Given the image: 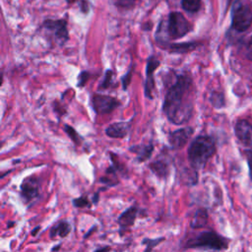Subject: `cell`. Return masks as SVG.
<instances>
[{"label":"cell","instance_id":"cell-17","mask_svg":"<svg viewBox=\"0 0 252 252\" xmlns=\"http://www.w3.org/2000/svg\"><path fill=\"white\" fill-rule=\"evenodd\" d=\"M198 46V42L191 41V42H181V43H165L161 45V48L168 50L170 53H177V54H184L193 51Z\"/></svg>","mask_w":252,"mask_h":252},{"label":"cell","instance_id":"cell-26","mask_svg":"<svg viewBox=\"0 0 252 252\" xmlns=\"http://www.w3.org/2000/svg\"><path fill=\"white\" fill-rule=\"evenodd\" d=\"M132 75H133V68L130 67L129 70L127 71V73L121 77V83H122L123 91H127L128 86L130 85L131 80H132Z\"/></svg>","mask_w":252,"mask_h":252},{"label":"cell","instance_id":"cell-4","mask_svg":"<svg viewBox=\"0 0 252 252\" xmlns=\"http://www.w3.org/2000/svg\"><path fill=\"white\" fill-rule=\"evenodd\" d=\"M184 249H205V250H226L228 248V239L216 231H202L189 238L182 244Z\"/></svg>","mask_w":252,"mask_h":252},{"label":"cell","instance_id":"cell-22","mask_svg":"<svg viewBox=\"0 0 252 252\" xmlns=\"http://www.w3.org/2000/svg\"><path fill=\"white\" fill-rule=\"evenodd\" d=\"M113 77L114 72L111 69H106L103 75V79L98 86V90H107L108 88H110L113 84Z\"/></svg>","mask_w":252,"mask_h":252},{"label":"cell","instance_id":"cell-5","mask_svg":"<svg viewBox=\"0 0 252 252\" xmlns=\"http://www.w3.org/2000/svg\"><path fill=\"white\" fill-rule=\"evenodd\" d=\"M234 134L241 144L247 159H252V124L246 119H238L234 125Z\"/></svg>","mask_w":252,"mask_h":252},{"label":"cell","instance_id":"cell-13","mask_svg":"<svg viewBox=\"0 0 252 252\" xmlns=\"http://www.w3.org/2000/svg\"><path fill=\"white\" fill-rule=\"evenodd\" d=\"M193 133H194V129L190 126L178 128L170 132L167 136V141L170 148L173 150L182 149L188 143Z\"/></svg>","mask_w":252,"mask_h":252},{"label":"cell","instance_id":"cell-6","mask_svg":"<svg viewBox=\"0 0 252 252\" xmlns=\"http://www.w3.org/2000/svg\"><path fill=\"white\" fill-rule=\"evenodd\" d=\"M41 28L47 31L52 35L55 42L59 45H64L69 40L67 22L63 19H59V20L47 19L42 23Z\"/></svg>","mask_w":252,"mask_h":252},{"label":"cell","instance_id":"cell-10","mask_svg":"<svg viewBox=\"0 0 252 252\" xmlns=\"http://www.w3.org/2000/svg\"><path fill=\"white\" fill-rule=\"evenodd\" d=\"M231 19V26L233 30L243 32L248 30L252 24V11L247 6L238 5L233 9Z\"/></svg>","mask_w":252,"mask_h":252},{"label":"cell","instance_id":"cell-14","mask_svg":"<svg viewBox=\"0 0 252 252\" xmlns=\"http://www.w3.org/2000/svg\"><path fill=\"white\" fill-rule=\"evenodd\" d=\"M140 208L133 205L126 209L121 215L117 218V223L119 225V234L123 235L124 231H126L128 228H130L134 223L136 219L139 216Z\"/></svg>","mask_w":252,"mask_h":252},{"label":"cell","instance_id":"cell-9","mask_svg":"<svg viewBox=\"0 0 252 252\" xmlns=\"http://www.w3.org/2000/svg\"><path fill=\"white\" fill-rule=\"evenodd\" d=\"M109 156H110L111 165H109L106 168L105 175L100 178V182L103 184H106V187H112L119 183V180L116 177L117 173L123 175L124 177L126 176V173H127V168H125V166L120 163L117 155L110 152Z\"/></svg>","mask_w":252,"mask_h":252},{"label":"cell","instance_id":"cell-29","mask_svg":"<svg viewBox=\"0 0 252 252\" xmlns=\"http://www.w3.org/2000/svg\"><path fill=\"white\" fill-rule=\"evenodd\" d=\"M246 57L252 61V36L250 37L249 41H248V44H247V47H246Z\"/></svg>","mask_w":252,"mask_h":252},{"label":"cell","instance_id":"cell-15","mask_svg":"<svg viewBox=\"0 0 252 252\" xmlns=\"http://www.w3.org/2000/svg\"><path fill=\"white\" fill-rule=\"evenodd\" d=\"M132 120L133 119H130L129 121H119L111 123L105 129L106 136L113 139H122L126 137L131 128Z\"/></svg>","mask_w":252,"mask_h":252},{"label":"cell","instance_id":"cell-16","mask_svg":"<svg viewBox=\"0 0 252 252\" xmlns=\"http://www.w3.org/2000/svg\"><path fill=\"white\" fill-rule=\"evenodd\" d=\"M154 150H155V146L152 141H150L146 144L141 143L138 145H134L129 148V152L136 155L135 160L137 162H144V161L150 159L154 153Z\"/></svg>","mask_w":252,"mask_h":252},{"label":"cell","instance_id":"cell-30","mask_svg":"<svg viewBox=\"0 0 252 252\" xmlns=\"http://www.w3.org/2000/svg\"><path fill=\"white\" fill-rule=\"evenodd\" d=\"M100 191V190H99ZM99 191H97V192H95L94 194V197H93V204H94V205H96L97 204V202H98V199H99Z\"/></svg>","mask_w":252,"mask_h":252},{"label":"cell","instance_id":"cell-33","mask_svg":"<svg viewBox=\"0 0 252 252\" xmlns=\"http://www.w3.org/2000/svg\"><path fill=\"white\" fill-rule=\"evenodd\" d=\"M109 249H110V247L106 246V247H99V248H96V249H95V251H99V250L103 251V250H109Z\"/></svg>","mask_w":252,"mask_h":252},{"label":"cell","instance_id":"cell-23","mask_svg":"<svg viewBox=\"0 0 252 252\" xmlns=\"http://www.w3.org/2000/svg\"><path fill=\"white\" fill-rule=\"evenodd\" d=\"M181 6L187 12L196 13L201 7V0H181Z\"/></svg>","mask_w":252,"mask_h":252},{"label":"cell","instance_id":"cell-32","mask_svg":"<svg viewBox=\"0 0 252 252\" xmlns=\"http://www.w3.org/2000/svg\"><path fill=\"white\" fill-rule=\"evenodd\" d=\"M95 228H96V226H93V227L91 228V230H90V231H89V232H88V233L85 235V238L89 237V235H90V234H91V233H92L94 230H95Z\"/></svg>","mask_w":252,"mask_h":252},{"label":"cell","instance_id":"cell-28","mask_svg":"<svg viewBox=\"0 0 252 252\" xmlns=\"http://www.w3.org/2000/svg\"><path fill=\"white\" fill-rule=\"evenodd\" d=\"M113 1L117 6L124 7V8H128L135 3V0H113Z\"/></svg>","mask_w":252,"mask_h":252},{"label":"cell","instance_id":"cell-2","mask_svg":"<svg viewBox=\"0 0 252 252\" xmlns=\"http://www.w3.org/2000/svg\"><path fill=\"white\" fill-rule=\"evenodd\" d=\"M192 27L186 18L179 12H171L166 22H161L157 31V41L161 46L171 39L185 36Z\"/></svg>","mask_w":252,"mask_h":252},{"label":"cell","instance_id":"cell-24","mask_svg":"<svg viewBox=\"0 0 252 252\" xmlns=\"http://www.w3.org/2000/svg\"><path fill=\"white\" fill-rule=\"evenodd\" d=\"M165 238L164 237H158V238H147L145 237L143 240H142V244L146 245V248H145V251H151L153 250L156 246H158L160 242L164 241Z\"/></svg>","mask_w":252,"mask_h":252},{"label":"cell","instance_id":"cell-7","mask_svg":"<svg viewBox=\"0 0 252 252\" xmlns=\"http://www.w3.org/2000/svg\"><path fill=\"white\" fill-rule=\"evenodd\" d=\"M91 103L95 114L103 115L108 114L116 109L121 104V101L111 95L94 94L91 98Z\"/></svg>","mask_w":252,"mask_h":252},{"label":"cell","instance_id":"cell-19","mask_svg":"<svg viewBox=\"0 0 252 252\" xmlns=\"http://www.w3.org/2000/svg\"><path fill=\"white\" fill-rule=\"evenodd\" d=\"M71 231V225L67 220H59L53 224L49 230V236L51 239L59 236L66 237Z\"/></svg>","mask_w":252,"mask_h":252},{"label":"cell","instance_id":"cell-25","mask_svg":"<svg viewBox=\"0 0 252 252\" xmlns=\"http://www.w3.org/2000/svg\"><path fill=\"white\" fill-rule=\"evenodd\" d=\"M72 203L76 208H90L92 205L87 195H83L81 197L73 199Z\"/></svg>","mask_w":252,"mask_h":252},{"label":"cell","instance_id":"cell-8","mask_svg":"<svg viewBox=\"0 0 252 252\" xmlns=\"http://www.w3.org/2000/svg\"><path fill=\"white\" fill-rule=\"evenodd\" d=\"M20 195L26 205L33 203L40 196V181L32 175L25 178L20 186Z\"/></svg>","mask_w":252,"mask_h":252},{"label":"cell","instance_id":"cell-31","mask_svg":"<svg viewBox=\"0 0 252 252\" xmlns=\"http://www.w3.org/2000/svg\"><path fill=\"white\" fill-rule=\"evenodd\" d=\"M39 229H40V226H39V225L35 226V227H34V229L32 231V235H33V236H34V235L36 234V232H37Z\"/></svg>","mask_w":252,"mask_h":252},{"label":"cell","instance_id":"cell-12","mask_svg":"<svg viewBox=\"0 0 252 252\" xmlns=\"http://www.w3.org/2000/svg\"><path fill=\"white\" fill-rule=\"evenodd\" d=\"M171 162L170 156L166 152L161 153L149 164V168L158 179H165L170 173Z\"/></svg>","mask_w":252,"mask_h":252},{"label":"cell","instance_id":"cell-34","mask_svg":"<svg viewBox=\"0 0 252 252\" xmlns=\"http://www.w3.org/2000/svg\"><path fill=\"white\" fill-rule=\"evenodd\" d=\"M60 245H61V244L59 243V244H58V246H56V247H53L51 250H52V251H54V250H58V249H59V247H60Z\"/></svg>","mask_w":252,"mask_h":252},{"label":"cell","instance_id":"cell-11","mask_svg":"<svg viewBox=\"0 0 252 252\" xmlns=\"http://www.w3.org/2000/svg\"><path fill=\"white\" fill-rule=\"evenodd\" d=\"M160 65L159 60L154 55H150L147 59L146 65V79L144 81V94L145 96L149 99L154 98V91H155V79L154 74L158 67Z\"/></svg>","mask_w":252,"mask_h":252},{"label":"cell","instance_id":"cell-27","mask_svg":"<svg viewBox=\"0 0 252 252\" xmlns=\"http://www.w3.org/2000/svg\"><path fill=\"white\" fill-rule=\"evenodd\" d=\"M89 78H90V73H89V71H86V70L82 71V72L79 74V76H78V83H77V87H78V88H80V89L84 88V87H85V85L87 84V82H88Z\"/></svg>","mask_w":252,"mask_h":252},{"label":"cell","instance_id":"cell-1","mask_svg":"<svg viewBox=\"0 0 252 252\" xmlns=\"http://www.w3.org/2000/svg\"><path fill=\"white\" fill-rule=\"evenodd\" d=\"M195 86L187 72L174 73V81L167 87L162 111L167 120L175 125L187 123L194 112Z\"/></svg>","mask_w":252,"mask_h":252},{"label":"cell","instance_id":"cell-20","mask_svg":"<svg viewBox=\"0 0 252 252\" xmlns=\"http://www.w3.org/2000/svg\"><path fill=\"white\" fill-rule=\"evenodd\" d=\"M209 100L213 107L216 109H220L225 106V97L221 92L213 91L209 96Z\"/></svg>","mask_w":252,"mask_h":252},{"label":"cell","instance_id":"cell-21","mask_svg":"<svg viewBox=\"0 0 252 252\" xmlns=\"http://www.w3.org/2000/svg\"><path fill=\"white\" fill-rule=\"evenodd\" d=\"M63 130H64V132L67 134V136L71 139V141H72L75 145L79 146V145L82 144L83 138L79 135V133H78L72 126H70V125H68V124H64Z\"/></svg>","mask_w":252,"mask_h":252},{"label":"cell","instance_id":"cell-18","mask_svg":"<svg viewBox=\"0 0 252 252\" xmlns=\"http://www.w3.org/2000/svg\"><path fill=\"white\" fill-rule=\"evenodd\" d=\"M209 220V213L206 208H199L195 212L192 220L190 222L191 228L197 229V228H202L204 227Z\"/></svg>","mask_w":252,"mask_h":252},{"label":"cell","instance_id":"cell-3","mask_svg":"<svg viewBox=\"0 0 252 252\" xmlns=\"http://www.w3.org/2000/svg\"><path fill=\"white\" fill-rule=\"evenodd\" d=\"M216 141L212 136L199 135L190 143L187 150L190 165L196 170L205 167L210 158L216 154Z\"/></svg>","mask_w":252,"mask_h":252}]
</instances>
